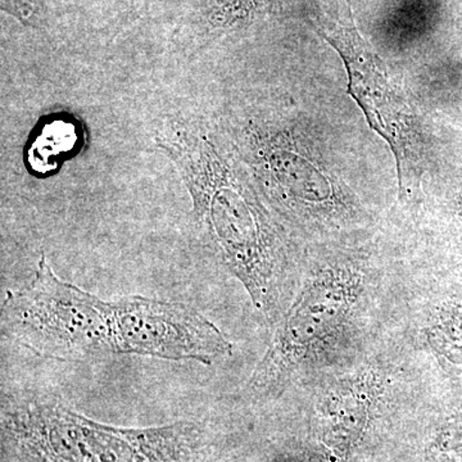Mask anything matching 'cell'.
Here are the masks:
<instances>
[{"label": "cell", "instance_id": "cell-1", "mask_svg": "<svg viewBox=\"0 0 462 462\" xmlns=\"http://www.w3.org/2000/svg\"><path fill=\"white\" fill-rule=\"evenodd\" d=\"M2 451L17 462H212L215 445L199 421L121 428L81 415L33 391L3 392Z\"/></svg>", "mask_w": 462, "mask_h": 462}, {"label": "cell", "instance_id": "cell-2", "mask_svg": "<svg viewBox=\"0 0 462 462\" xmlns=\"http://www.w3.org/2000/svg\"><path fill=\"white\" fill-rule=\"evenodd\" d=\"M154 142L180 172L200 233L257 307L267 309L275 293L276 256L272 227L256 199L202 125L172 121Z\"/></svg>", "mask_w": 462, "mask_h": 462}, {"label": "cell", "instance_id": "cell-3", "mask_svg": "<svg viewBox=\"0 0 462 462\" xmlns=\"http://www.w3.org/2000/svg\"><path fill=\"white\" fill-rule=\"evenodd\" d=\"M2 333L48 360L88 363L117 354L111 302L58 278L45 254L32 282L7 291Z\"/></svg>", "mask_w": 462, "mask_h": 462}, {"label": "cell", "instance_id": "cell-4", "mask_svg": "<svg viewBox=\"0 0 462 462\" xmlns=\"http://www.w3.org/2000/svg\"><path fill=\"white\" fill-rule=\"evenodd\" d=\"M111 305L117 354L207 366L231 354L223 331L194 307L143 296L121 297Z\"/></svg>", "mask_w": 462, "mask_h": 462}, {"label": "cell", "instance_id": "cell-5", "mask_svg": "<svg viewBox=\"0 0 462 462\" xmlns=\"http://www.w3.org/2000/svg\"><path fill=\"white\" fill-rule=\"evenodd\" d=\"M315 27L338 51L348 74V93L363 108L374 132L388 143L396 157L398 175L411 162L410 112L389 79L387 67L358 32L354 20L327 21L318 18Z\"/></svg>", "mask_w": 462, "mask_h": 462}, {"label": "cell", "instance_id": "cell-6", "mask_svg": "<svg viewBox=\"0 0 462 462\" xmlns=\"http://www.w3.org/2000/svg\"><path fill=\"white\" fill-rule=\"evenodd\" d=\"M281 0H199L191 26L199 39L220 38L251 25Z\"/></svg>", "mask_w": 462, "mask_h": 462}, {"label": "cell", "instance_id": "cell-7", "mask_svg": "<svg viewBox=\"0 0 462 462\" xmlns=\"http://www.w3.org/2000/svg\"><path fill=\"white\" fill-rule=\"evenodd\" d=\"M0 9L30 29L47 25L48 8L42 0H0Z\"/></svg>", "mask_w": 462, "mask_h": 462}, {"label": "cell", "instance_id": "cell-8", "mask_svg": "<svg viewBox=\"0 0 462 462\" xmlns=\"http://www.w3.org/2000/svg\"><path fill=\"white\" fill-rule=\"evenodd\" d=\"M145 2L149 3V2H151V0H145Z\"/></svg>", "mask_w": 462, "mask_h": 462}]
</instances>
